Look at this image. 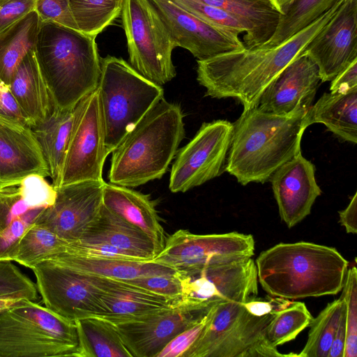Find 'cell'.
Returning a JSON list of instances; mask_svg holds the SVG:
<instances>
[{"instance_id": "obj_32", "label": "cell", "mask_w": 357, "mask_h": 357, "mask_svg": "<svg viewBox=\"0 0 357 357\" xmlns=\"http://www.w3.org/2000/svg\"><path fill=\"white\" fill-rule=\"evenodd\" d=\"M68 244L46 227L33 222L2 260L17 261L32 269L52 256L65 252Z\"/></svg>"}, {"instance_id": "obj_17", "label": "cell", "mask_w": 357, "mask_h": 357, "mask_svg": "<svg viewBox=\"0 0 357 357\" xmlns=\"http://www.w3.org/2000/svg\"><path fill=\"white\" fill-rule=\"evenodd\" d=\"M303 52L318 67L321 82L331 81L357 59V0H344Z\"/></svg>"}, {"instance_id": "obj_18", "label": "cell", "mask_w": 357, "mask_h": 357, "mask_svg": "<svg viewBox=\"0 0 357 357\" xmlns=\"http://www.w3.org/2000/svg\"><path fill=\"white\" fill-rule=\"evenodd\" d=\"M150 1L176 47L187 50L197 60L245 48L238 36L206 24L172 0Z\"/></svg>"}, {"instance_id": "obj_19", "label": "cell", "mask_w": 357, "mask_h": 357, "mask_svg": "<svg viewBox=\"0 0 357 357\" xmlns=\"http://www.w3.org/2000/svg\"><path fill=\"white\" fill-rule=\"evenodd\" d=\"M320 82L317 66L303 52L266 86L257 107L263 112L280 115L307 112Z\"/></svg>"}, {"instance_id": "obj_21", "label": "cell", "mask_w": 357, "mask_h": 357, "mask_svg": "<svg viewBox=\"0 0 357 357\" xmlns=\"http://www.w3.org/2000/svg\"><path fill=\"white\" fill-rule=\"evenodd\" d=\"M32 174L49 176L31 128L0 115V189L17 185Z\"/></svg>"}, {"instance_id": "obj_34", "label": "cell", "mask_w": 357, "mask_h": 357, "mask_svg": "<svg viewBox=\"0 0 357 357\" xmlns=\"http://www.w3.org/2000/svg\"><path fill=\"white\" fill-rule=\"evenodd\" d=\"M312 317L304 303L284 299L266 327V342L271 347L277 348L294 340L309 326Z\"/></svg>"}, {"instance_id": "obj_31", "label": "cell", "mask_w": 357, "mask_h": 357, "mask_svg": "<svg viewBox=\"0 0 357 357\" xmlns=\"http://www.w3.org/2000/svg\"><path fill=\"white\" fill-rule=\"evenodd\" d=\"M75 322L79 340L77 357H132L109 321L91 316Z\"/></svg>"}, {"instance_id": "obj_41", "label": "cell", "mask_w": 357, "mask_h": 357, "mask_svg": "<svg viewBox=\"0 0 357 357\" xmlns=\"http://www.w3.org/2000/svg\"><path fill=\"white\" fill-rule=\"evenodd\" d=\"M45 208H33L24 201L18 184L0 189V233L15 219Z\"/></svg>"}, {"instance_id": "obj_36", "label": "cell", "mask_w": 357, "mask_h": 357, "mask_svg": "<svg viewBox=\"0 0 357 357\" xmlns=\"http://www.w3.org/2000/svg\"><path fill=\"white\" fill-rule=\"evenodd\" d=\"M344 306V301L340 296L312 317L307 342L298 357H328Z\"/></svg>"}, {"instance_id": "obj_10", "label": "cell", "mask_w": 357, "mask_h": 357, "mask_svg": "<svg viewBox=\"0 0 357 357\" xmlns=\"http://www.w3.org/2000/svg\"><path fill=\"white\" fill-rule=\"evenodd\" d=\"M32 271L45 306L60 316L76 319L102 314L101 297L110 278L82 273L50 259Z\"/></svg>"}, {"instance_id": "obj_6", "label": "cell", "mask_w": 357, "mask_h": 357, "mask_svg": "<svg viewBox=\"0 0 357 357\" xmlns=\"http://www.w3.org/2000/svg\"><path fill=\"white\" fill-rule=\"evenodd\" d=\"M75 321L31 300L0 310V357L75 356Z\"/></svg>"}, {"instance_id": "obj_5", "label": "cell", "mask_w": 357, "mask_h": 357, "mask_svg": "<svg viewBox=\"0 0 357 357\" xmlns=\"http://www.w3.org/2000/svg\"><path fill=\"white\" fill-rule=\"evenodd\" d=\"M96 38L40 21L33 51L56 107H73L97 89L101 58Z\"/></svg>"}, {"instance_id": "obj_42", "label": "cell", "mask_w": 357, "mask_h": 357, "mask_svg": "<svg viewBox=\"0 0 357 357\" xmlns=\"http://www.w3.org/2000/svg\"><path fill=\"white\" fill-rule=\"evenodd\" d=\"M122 281L167 298H182L183 284L178 273L172 275L141 277Z\"/></svg>"}, {"instance_id": "obj_44", "label": "cell", "mask_w": 357, "mask_h": 357, "mask_svg": "<svg viewBox=\"0 0 357 357\" xmlns=\"http://www.w3.org/2000/svg\"><path fill=\"white\" fill-rule=\"evenodd\" d=\"M211 310L197 322L174 337L155 357H183L204 329L209 319Z\"/></svg>"}, {"instance_id": "obj_7", "label": "cell", "mask_w": 357, "mask_h": 357, "mask_svg": "<svg viewBox=\"0 0 357 357\" xmlns=\"http://www.w3.org/2000/svg\"><path fill=\"white\" fill-rule=\"evenodd\" d=\"M97 90L109 154L164 98L162 86L145 78L122 58L109 55L101 59Z\"/></svg>"}, {"instance_id": "obj_16", "label": "cell", "mask_w": 357, "mask_h": 357, "mask_svg": "<svg viewBox=\"0 0 357 357\" xmlns=\"http://www.w3.org/2000/svg\"><path fill=\"white\" fill-rule=\"evenodd\" d=\"M105 183L82 181L55 188L54 204L41 211L33 222L46 227L68 243L79 241L100 213Z\"/></svg>"}, {"instance_id": "obj_53", "label": "cell", "mask_w": 357, "mask_h": 357, "mask_svg": "<svg viewBox=\"0 0 357 357\" xmlns=\"http://www.w3.org/2000/svg\"><path fill=\"white\" fill-rule=\"evenodd\" d=\"M275 8L282 14L292 0H270Z\"/></svg>"}, {"instance_id": "obj_35", "label": "cell", "mask_w": 357, "mask_h": 357, "mask_svg": "<svg viewBox=\"0 0 357 357\" xmlns=\"http://www.w3.org/2000/svg\"><path fill=\"white\" fill-rule=\"evenodd\" d=\"M124 0H68L77 29L96 37L121 15Z\"/></svg>"}, {"instance_id": "obj_52", "label": "cell", "mask_w": 357, "mask_h": 357, "mask_svg": "<svg viewBox=\"0 0 357 357\" xmlns=\"http://www.w3.org/2000/svg\"><path fill=\"white\" fill-rule=\"evenodd\" d=\"M346 341V307L340 317L328 357H343Z\"/></svg>"}, {"instance_id": "obj_27", "label": "cell", "mask_w": 357, "mask_h": 357, "mask_svg": "<svg viewBox=\"0 0 357 357\" xmlns=\"http://www.w3.org/2000/svg\"><path fill=\"white\" fill-rule=\"evenodd\" d=\"M225 10L245 28V47L252 49L268 42L274 34L281 13L270 0H194Z\"/></svg>"}, {"instance_id": "obj_12", "label": "cell", "mask_w": 357, "mask_h": 357, "mask_svg": "<svg viewBox=\"0 0 357 357\" xmlns=\"http://www.w3.org/2000/svg\"><path fill=\"white\" fill-rule=\"evenodd\" d=\"M108 155L96 89L77 104L59 186L82 181H104L102 169Z\"/></svg>"}, {"instance_id": "obj_30", "label": "cell", "mask_w": 357, "mask_h": 357, "mask_svg": "<svg viewBox=\"0 0 357 357\" xmlns=\"http://www.w3.org/2000/svg\"><path fill=\"white\" fill-rule=\"evenodd\" d=\"M40 24L33 10L0 33V79L6 84L24 56L34 49Z\"/></svg>"}, {"instance_id": "obj_4", "label": "cell", "mask_w": 357, "mask_h": 357, "mask_svg": "<svg viewBox=\"0 0 357 357\" xmlns=\"http://www.w3.org/2000/svg\"><path fill=\"white\" fill-rule=\"evenodd\" d=\"M184 137L181 106L162 98L111 153L109 183L134 188L161 178Z\"/></svg>"}, {"instance_id": "obj_37", "label": "cell", "mask_w": 357, "mask_h": 357, "mask_svg": "<svg viewBox=\"0 0 357 357\" xmlns=\"http://www.w3.org/2000/svg\"><path fill=\"white\" fill-rule=\"evenodd\" d=\"M0 298L33 301L38 298L36 284L11 261L0 260Z\"/></svg>"}, {"instance_id": "obj_2", "label": "cell", "mask_w": 357, "mask_h": 357, "mask_svg": "<svg viewBox=\"0 0 357 357\" xmlns=\"http://www.w3.org/2000/svg\"><path fill=\"white\" fill-rule=\"evenodd\" d=\"M307 112L291 115L243 109L233 123L225 170L245 185L264 183L283 164L301 152L310 126Z\"/></svg>"}, {"instance_id": "obj_25", "label": "cell", "mask_w": 357, "mask_h": 357, "mask_svg": "<svg viewBox=\"0 0 357 357\" xmlns=\"http://www.w3.org/2000/svg\"><path fill=\"white\" fill-rule=\"evenodd\" d=\"M122 280L110 279L101 297L102 314L109 321L130 319L155 312L178 302Z\"/></svg>"}, {"instance_id": "obj_22", "label": "cell", "mask_w": 357, "mask_h": 357, "mask_svg": "<svg viewBox=\"0 0 357 357\" xmlns=\"http://www.w3.org/2000/svg\"><path fill=\"white\" fill-rule=\"evenodd\" d=\"M79 241L104 242L140 261H153L161 251L146 234L104 205L95 222Z\"/></svg>"}, {"instance_id": "obj_29", "label": "cell", "mask_w": 357, "mask_h": 357, "mask_svg": "<svg viewBox=\"0 0 357 357\" xmlns=\"http://www.w3.org/2000/svg\"><path fill=\"white\" fill-rule=\"evenodd\" d=\"M309 125L319 123L338 137L357 143V89L323 94L307 112Z\"/></svg>"}, {"instance_id": "obj_50", "label": "cell", "mask_w": 357, "mask_h": 357, "mask_svg": "<svg viewBox=\"0 0 357 357\" xmlns=\"http://www.w3.org/2000/svg\"><path fill=\"white\" fill-rule=\"evenodd\" d=\"M284 300V298L272 296L266 299L257 296L245 301L243 305L252 315L261 317L271 313L282 303Z\"/></svg>"}, {"instance_id": "obj_23", "label": "cell", "mask_w": 357, "mask_h": 357, "mask_svg": "<svg viewBox=\"0 0 357 357\" xmlns=\"http://www.w3.org/2000/svg\"><path fill=\"white\" fill-rule=\"evenodd\" d=\"M103 205L128 222L138 227L162 250L166 237L153 202L148 195L131 188L105 183Z\"/></svg>"}, {"instance_id": "obj_8", "label": "cell", "mask_w": 357, "mask_h": 357, "mask_svg": "<svg viewBox=\"0 0 357 357\" xmlns=\"http://www.w3.org/2000/svg\"><path fill=\"white\" fill-rule=\"evenodd\" d=\"M245 301L213 306L199 336L183 357L297 356L296 354H280L265 340L266 327L278 307L270 314L257 317L247 311Z\"/></svg>"}, {"instance_id": "obj_51", "label": "cell", "mask_w": 357, "mask_h": 357, "mask_svg": "<svg viewBox=\"0 0 357 357\" xmlns=\"http://www.w3.org/2000/svg\"><path fill=\"white\" fill-rule=\"evenodd\" d=\"M340 223L344 227L347 234L357 233V192L351 197L348 206L338 212Z\"/></svg>"}, {"instance_id": "obj_48", "label": "cell", "mask_w": 357, "mask_h": 357, "mask_svg": "<svg viewBox=\"0 0 357 357\" xmlns=\"http://www.w3.org/2000/svg\"><path fill=\"white\" fill-rule=\"evenodd\" d=\"M0 115L31 128V123L20 109L9 85L0 79Z\"/></svg>"}, {"instance_id": "obj_28", "label": "cell", "mask_w": 357, "mask_h": 357, "mask_svg": "<svg viewBox=\"0 0 357 357\" xmlns=\"http://www.w3.org/2000/svg\"><path fill=\"white\" fill-rule=\"evenodd\" d=\"M77 105L67 109L55 107L50 116L31 129L47 163L52 184L57 188L63 159L72 132Z\"/></svg>"}, {"instance_id": "obj_15", "label": "cell", "mask_w": 357, "mask_h": 357, "mask_svg": "<svg viewBox=\"0 0 357 357\" xmlns=\"http://www.w3.org/2000/svg\"><path fill=\"white\" fill-rule=\"evenodd\" d=\"M178 275L183 284L182 298L207 309L224 302L257 297L258 294L257 268L252 257Z\"/></svg>"}, {"instance_id": "obj_26", "label": "cell", "mask_w": 357, "mask_h": 357, "mask_svg": "<svg viewBox=\"0 0 357 357\" xmlns=\"http://www.w3.org/2000/svg\"><path fill=\"white\" fill-rule=\"evenodd\" d=\"M48 259L82 273L119 280L178 273L172 267L155 261L89 257L66 252Z\"/></svg>"}, {"instance_id": "obj_38", "label": "cell", "mask_w": 357, "mask_h": 357, "mask_svg": "<svg viewBox=\"0 0 357 357\" xmlns=\"http://www.w3.org/2000/svg\"><path fill=\"white\" fill-rule=\"evenodd\" d=\"M341 297L346 307V341L343 357L357 356V269L348 267Z\"/></svg>"}, {"instance_id": "obj_54", "label": "cell", "mask_w": 357, "mask_h": 357, "mask_svg": "<svg viewBox=\"0 0 357 357\" xmlns=\"http://www.w3.org/2000/svg\"><path fill=\"white\" fill-rule=\"evenodd\" d=\"M20 300H10V299H4V298H0V310H3L4 308H7L17 301Z\"/></svg>"}, {"instance_id": "obj_20", "label": "cell", "mask_w": 357, "mask_h": 357, "mask_svg": "<svg viewBox=\"0 0 357 357\" xmlns=\"http://www.w3.org/2000/svg\"><path fill=\"white\" fill-rule=\"evenodd\" d=\"M314 165L301 152L280 167L271 176L281 220L289 228L311 212L321 190L315 179Z\"/></svg>"}, {"instance_id": "obj_45", "label": "cell", "mask_w": 357, "mask_h": 357, "mask_svg": "<svg viewBox=\"0 0 357 357\" xmlns=\"http://www.w3.org/2000/svg\"><path fill=\"white\" fill-rule=\"evenodd\" d=\"M35 10L40 21H52L78 30L70 10L68 0H36Z\"/></svg>"}, {"instance_id": "obj_46", "label": "cell", "mask_w": 357, "mask_h": 357, "mask_svg": "<svg viewBox=\"0 0 357 357\" xmlns=\"http://www.w3.org/2000/svg\"><path fill=\"white\" fill-rule=\"evenodd\" d=\"M40 212H34L13 220L0 233V260L17 244L26 228Z\"/></svg>"}, {"instance_id": "obj_13", "label": "cell", "mask_w": 357, "mask_h": 357, "mask_svg": "<svg viewBox=\"0 0 357 357\" xmlns=\"http://www.w3.org/2000/svg\"><path fill=\"white\" fill-rule=\"evenodd\" d=\"M233 123L227 120L203 123L192 139L177 151L169 189L185 192L220 176L225 170Z\"/></svg>"}, {"instance_id": "obj_47", "label": "cell", "mask_w": 357, "mask_h": 357, "mask_svg": "<svg viewBox=\"0 0 357 357\" xmlns=\"http://www.w3.org/2000/svg\"><path fill=\"white\" fill-rule=\"evenodd\" d=\"M36 0H0V33L29 13Z\"/></svg>"}, {"instance_id": "obj_40", "label": "cell", "mask_w": 357, "mask_h": 357, "mask_svg": "<svg viewBox=\"0 0 357 357\" xmlns=\"http://www.w3.org/2000/svg\"><path fill=\"white\" fill-rule=\"evenodd\" d=\"M18 186L24 201L33 208H46L55 202L56 188L43 175L30 174L24 178Z\"/></svg>"}, {"instance_id": "obj_1", "label": "cell", "mask_w": 357, "mask_h": 357, "mask_svg": "<svg viewBox=\"0 0 357 357\" xmlns=\"http://www.w3.org/2000/svg\"><path fill=\"white\" fill-rule=\"evenodd\" d=\"M344 0L310 25L280 45L227 52L197 60V80L206 89L205 96L234 98L243 109L257 107L266 86L294 59L338 10Z\"/></svg>"}, {"instance_id": "obj_43", "label": "cell", "mask_w": 357, "mask_h": 357, "mask_svg": "<svg viewBox=\"0 0 357 357\" xmlns=\"http://www.w3.org/2000/svg\"><path fill=\"white\" fill-rule=\"evenodd\" d=\"M66 252L89 257L137 261L119 248L104 242L75 241L67 245Z\"/></svg>"}, {"instance_id": "obj_14", "label": "cell", "mask_w": 357, "mask_h": 357, "mask_svg": "<svg viewBox=\"0 0 357 357\" xmlns=\"http://www.w3.org/2000/svg\"><path fill=\"white\" fill-rule=\"evenodd\" d=\"M211 309L182 298L155 312L109 322L132 357H155L174 337L203 318Z\"/></svg>"}, {"instance_id": "obj_11", "label": "cell", "mask_w": 357, "mask_h": 357, "mask_svg": "<svg viewBox=\"0 0 357 357\" xmlns=\"http://www.w3.org/2000/svg\"><path fill=\"white\" fill-rule=\"evenodd\" d=\"M254 253L251 234L236 231L195 234L179 229L166 238L162 250L153 261L186 275L209 266L249 259Z\"/></svg>"}, {"instance_id": "obj_49", "label": "cell", "mask_w": 357, "mask_h": 357, "mask_svg": "<svg viewBox=\"0 0 357 357\" xmlns=\"http://www.w3.org/2000/svg\"><path fill=\"white\" fill-rule=\"evenodd\" d=\"M357 89V59L331 80V92H347Z\"/></svg>"}, {"instance_id": "obj_39", "label": "cell", "mask_w": 357, "mask_h": 357, "mask_svg": "<svg viewBox=\"0 0 357 357\" xmlns=\"http://www.w3.org/2000/svg\"><path fill=\"white\" fill-rule=\"evenodd\" d=\"M206 24L236 36L245 33L242 23L229 13L194 0H172Z\"/></svg>"}, {"instance_id": "obj_3", "label": "cell", "mask_w": 357, "mask_h": 357, "mask_svg": "<svg viewBox=\"0 0 357 357\" xmlns=\"http://www.w3.org/2000/svg\"><path fill=\"white\" fill-rule=\"evenodd\" d=\"M255 265L258 282L268 294L296 300L337 294L349 262L333 247L299 241L262 251Z\"/></svg>"}, {"instance_id": "obj_9", "label": "cell", "mask_w": 357, "mask_h": 357, "mask_svg": "<svg viewBox=\"0 0 357 357\" xmlns=\"http://www.w3.org/2000/svg\"><path fill=\"white\" fill-rule=\"evenodd\" d=\"M121 15L131 66L160 86L170 82L176 45L155 6L150 0H124Z\"/></svg>"}, {"instance_id": "obj_24", "label": "cell", "mask_w": 357, "mask_h": 357, "mask_svg": "<svg viewBox=\"0 0 357 357\" xmlns=\"http://www.w3.org/2000/svg\"><path fill=\"white\" fill-rule=\"evenodd\" d=\"M9 87L20 109L30 121L31 128L47 119L56 107L33 50H30L18 65Z\"/></svg>"}, {"instance_id": "obj_33", "label": "cell", "mask_w": 357, "mask_h": 357, "mask_svg": "<svg viewBox=\"0 0 357 357\" xmlns=\"http://www.w3.org/2000/svg\"><path fill=\"white\" fill-rule=\"evenodd\" d=\"M338 1L292 0L281 14L271 38L259 47H273L286 41L313 23Z\"/></svg>"}]
</instances>
